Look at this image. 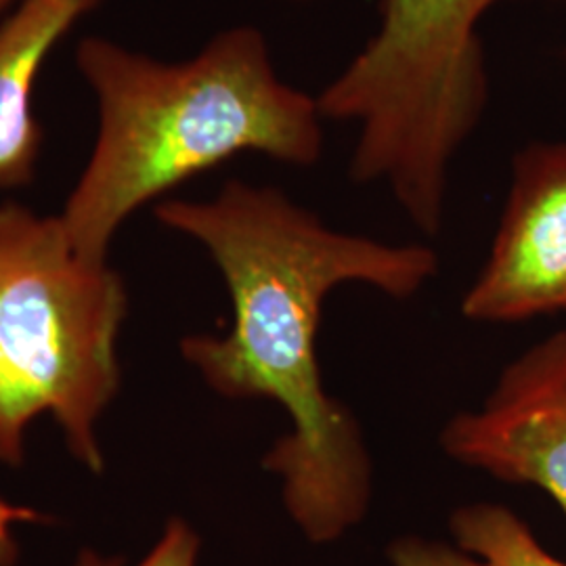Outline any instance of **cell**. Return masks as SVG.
I'll use <instances>...</instances> for the list:
<instances>
[{
	"label": "cell",
	"mask_w": 566,
	"mask_h": 566,
	"mask_svg": "<svg viewBox=\"0 0 566 566\" xmlns=\"http://www.w3.org/2000/svg\"><path fill=\"white\" fill-rule=\"evenodd\" d=\"M460 549L403 537L388 549L390 566H566L546 552L531 528L506 506L470 504L451 516Z\"/></svg>",
	"instance_id": "8"
},
{
	"label": "cell",
	"mask_w": 566,
	"mask_h": 566,
	"mask_svg": "<svg viewBox=\"0 0 566 566\" xmlns=\"http://www.w3.org/2000/svg\"><path fill=\"white\" fill-rule=\"evenodd\" d=\"M76 65L97 102V137L60 219L86 261L105 263L145 203L238 154L294 166L324 154L317 99L280 78L254 25L219 32L182 61L88 36Z\"/></svg>",
	"instance_id": "2"
},
{
	"label": "cell",
	"mask_w": 566,
	"mask_h": 566,
	"mask_svg": "<svg viewBox=\"0 0 566 566\" xmlns=\"http://www.w3.org/2000/svg\"><path fill=\"white\" fill-rule=\"evenodd\" d=\"M156 219L202 243L233 303L229 334L182 338L185 361L223 397L282 405L292 428L264 468L311 542L340 539L369 506L371 460L350 409L325 392L315 346L325 296L361 282L409 298L437 275L434 250L334 231L280 189L243 181L202 202L164 200Z\"/></svg>",
	"instance_id": "1"
},
{
	"label": "cell",
	"mask_w": 566,
	"mask_h": 566,
	"mask_svg": "<svg viewBox=\"0 0 566 566\" xmlns=\"http://www.w3.org/2000/svg\"><path fill=\"white\" fill-rule=\"evenodd\" d=\"M102 0H21L0 21V189L34 181L42 130L34 88L61 39Z\"/></svg>",
	"instance_id": "7"
},
{
	"label": "cell",
	"mask_w": 566,
	"mask_h": 566,
	"mask_svg": "<svg viewBox=\"0 0 566 566\" xmlns=\"http://www.w3.org/2000/svg\"><path fill=\"white\" fill-rule=\"evenodd\" d=\"M21 0H0V21L4 20L7 15L4 13H9L13 7H18Z\"/></svg>",
	"instance_id": "11"
},
{
	"label": "cell",
	"mask_w": 566,
	"mask_h": 566,
	"mask_svg": "<svg viewBox=\"0 0 566 566\" xmlns=\"http://www.w3.org/2000/svg\"><path fill=\"white\" fill-rule=\"evenodd\" d=\"M504 0H382L376 34L317 97L324 120L355 122L350 177L386 182L426 235L446 219L451 160L489 99L479 23Z\"/></svg>",
	"instance_id": "4"
},
{
	"label": "cell",
	"mask_w": 566,
	"mask_h": 566,
	"mask_svg": "<svg viewBox=\"0 0 566 566\" xmlns=\"http://www.w3.org/2000/svg\"><path fill=\"white\" fill-rule=\"evenodd\" d=\"M200 537L189 523L172 518L164 526L160 539L135 566H198ZM72 566H124L120 558L82 547Z\"/></svg>",
	"instance_id": "9"
},
{
	"label": "cell",
	"mask_w": 566,
	"mask_h": 566,
	"mask_svg": "<svg viewBox=\"0 0 566 566\" xmlns=\"http://www.w3.org/2000/svg\"><path fill=\"white\" fill-rule=\"evenodd\" d=\"M441 446L460 464L544 489L566 516V332L507 365L481 409L443 428Z\"/></svg>",
	"instance_id": "5"
},
{
	"label": "cell",
	"mask_w": 566,
	"mask_h": 566,
	"mask_svg": "<svg viewBox=\"0 0 566 566\" xmlns=\"http://www.w3.org/2000/svg\"><path fill=\"white\" fill-rule=\"evenodd\" d=\"M462 311L489 324L566 311V143L516 156L502 223Z\"/></svg>",
	"instance_id": "6"
},
{
	"label": "cell",
	"mask_w": 566,
	"mask_h": 566,
	"mask_svg": "<svg viewBox=\"0 0 566 566\" xmlns=\"http://www.w3.org/2000/svg\"><path fill=\"white\" fill-rule=\"evenodd\" d=\"M126 311L120 275L81 256L60 217L0 206V464H23L25 432L49 413L74 460L102 474Z\"/></svg>",
	"instance_id": "3"
},
{
	"label": "cell",
	"mask_w": 566,
	"mask_h": 566,
	"mask_svg": "<svg viewBox=\"0 0 566 566\" xmlns=\"http://www.w3.org/2000/svg\"><path fill=\"white\" fill-rule=\"evenodd\" d=\"M46 521L34 507L18 506L0 497V566H15L20 560V544L15 528Z\"/></svg>",
	"instance_id": "10"
}]
</instances>
